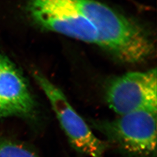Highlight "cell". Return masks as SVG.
I'll return each instance as SVG.
<instances>
[{"instance_id": "1", "label": "cell", "mask_w": 157, "mask_h": 157, "mask_svg": "<svg viewBox=\"0 0 157 157\" xmlns=\"http://www.w3.org/2000/svg\"><path fill=\"white\" fill-rule=\"evenodd\" d=\"M94 27L97 44L128 63L147 60L154 53L152 40L133 21L95 0H72Z\"/></svg>"}, {"instance_id": "2", "label": "cell", "mask_w": 157, "mask_h": 157, "mask_svg": "<svg viewBox=\"0 0 157 157\" xmlns=\"http://www.w3.org/2000/svg\"><path fill=\"white\" fill-rule=\"evenodd\" d=\"M157 113L150 111L131 112L112 120L91 119V126L111 146L132 157H155Z\"/></svg>"}, {"instance_id": "3", "label": "cell", "mask_w": 157, "mask_h": 157, "mask_svg": "<svg viewBox=\"0 0 157 157\" xmlns=\"http://www.w3.org/2000/svg\"><path fill=\"white\" fill-rule=\"evenodd\" d=\"M33 76L50 102L70 144L77 151L91 157H103L108 148L107 143L95 136L67 98L56 85L41 73L35 72Z\"/></svg>"}, {"instance_id": "4", "label": "cell", "mask_w": 157, "mask_h": 157, "mask_svg": "<svg viewBox=\"0 0 157 157\" xmlns=\"http://www.w3.org/2000/svg\"><path fill=\"white\" fill-rule=\"evenodd\" d=\"M157 82L155 68L114 78L105 90L107 104L119 116L138 111L157 112Z\"/></svg>"}, {"instance_id": "5", "label": "cell", "mask_w": 157, "mask_h": 157, "mask_svg": "<svg viewBox=\"0 0 157 157\" xmlns=\"http://www.w3.org/2000/svg\"><path fill=\"white\" fill-rule=\"evenodd\" d=\"M29 10L34 20L43 28L97 44L94 27L72 0H29Z\"/></svg>"}, {"instance_id": "6", "label": "cell", "mask_w": 157, "mask_h": 157, "mask_svg": "<svg viewBox=\"0 0 157 157\" xmlns=\"http://www.w3.org/2000/svg\"><path fill=\"white\" fill-rule=\"evenodd\" d=\"M37 105L26 81L11 62L2 58L0 68V117L35 118Z\"/></svg>"}, {"instance_id": "7", "label": "cell", "mask_w": 157, "mask_h": 157, "mask_svg": "<svg viewBox=\"0 0 157 157\" xmlns=\"http://www.w3.org/2000/svg\"><path fill=\"white\" fill-rule=\"evenodd\" d=\"M0 157H39L27 147L10 141L0 140Z\"/></svg>"}, {"instance_id": "8", "label": "cell", "mask_w": 157, "mask_h": 157, "mask_svg": "<svg viewBox=\"0 0 157 157\" xmlns=\"http://www.w3.org/2000/svg\"><path fill=\"white\" fill-rule=\"evenodd\" d=\"M2 58H3V56H2L0 54V68H1V62H2Z\"/></svg>"}]
</instances>
